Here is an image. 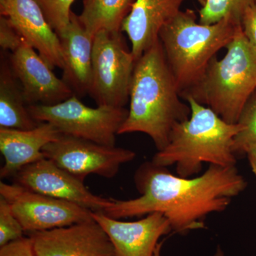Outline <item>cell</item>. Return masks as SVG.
I'll return each mask as SVG.
<instances>
[{"label":"cell","instance_id":"1","mask_svg":"<svg viewBox=\"0 0 256 256\" xmlns=\"http://www.w3.org/2000/svg\"><path fill=\"white\" fill-rule=\"evenodd\" d=\"M134 182L140 196L112 198L102 213L120 220L160 212L169 220L172 232L182 235L204 228L208 215L226 210L232 198L247 186L236 166L210 165L200 176L183 178L152 161L140 166Z\"/></svg>","mask_w":256,"mask_h":256},{"label":"cell","instance_id":"2","mask_svg":"<svg viewBox=\"0 0 256 256\" xmlns=\"http://www.w3.org/2000/svg\"><path fill=\"white\" fill-rule=\"evenodd\" d=\"M181 98L159 40L136 62L128 117L118 134L144 133L162 150L175 124L191 114L190 106Z\"/></svg>","mask_w":256,"mask_h":256},{"label":"cell","instance_id":"3","mask_svg":"<svg viewBox=\"0 0 256 256\" xmlns=\"http://www.w3.org/2000/svg\"><path fill=\"white\" fill-rule=\"evenodd\" d=\"M184 100L191 108L190 118L175 124L168 146L158 151L152 162L164 168L174 165L176 174L183 178L200 174L204 164L236 166L234 139L242 124H228L192 98Z\"/></svg>","mask_w":256,"mask_h":256},{"label":"cell","instance_id":"4","mask_svg":"<svg viewBox=\"0 0 256 256\" xmlns=\"http://www.w3.org/2000/svg\"><path fill=\"white\" fill-rule=\"evenodd\" d=\"M194 10L180 11L162 28L160 41L180 94L201 80L210 62L226 48L242 24L225 18L213 24L196 22Z\"/></svg>","mask_w":256,"mask_h":256},{"label":"cell","instance_id":"5","mask_svg":"<svg viewBox=\"0 0 256 256\" xmlns=\"http://www.w3.org/2000/svg\"><path fill=\"white\" fill-rule=\"evenodd\" d=\"M226 54L210 62L201 80L181 94L212 109L220 118L236 124L256 92V48L239 28Z\"/></svg>","mask_w":256,"mask_h":256},{"label":"cell","instance_id":"6","mask_svg":"<svg viewBox=\"0 0 256 256\" xmlns=\"http://www.w3.org/2000/svg\"><path fill=\"white\" fill-rule=\"evenodd\" d=\"M28 110L36 122L52 124L62 134L111 146L128 114L124 108L88 107L76 95L56 105L28 106Z\"/></svg>","mask_w":256,"mask_h":256},{"label":"cell","instance_id":"7","mask_svg":"<svg viewBox=\"0 0 256 256\" xmlns=\"http://www.w3.org/2000/svg\"><path fill=\"white\" fill-rule=\"evenodd\" d=\"M136 62L122 32L96 34L88 95L98 106L124 108L130 100Z\"/></svg>","mask_w":256,"mask_h":256},{"label":"cell","instance_id":"8","mask_svg":"<svg viewBox=\"0 0 256 256\" xmlns=\"http://www.w3.org/2000/svg\"><path fill=\"white\" fill-rule=\"evenodd\" d=\"M4 198L28 234L94 220L92 210L72 202L31 191L18 184L0 183Z\"/></svg>","mask_w":256,"mask_h":256},{"label":"cell","instance_id":"9","mask_svg":"<svg viewBox=\"0 0 256 256\" xmlns=\"http://www.w3.org/2000/svg\"><path fill=\"white\" fill-rule=\"evenodd\" d=\"M42 152L45 158L84 181L90 174L114 178L122 164L136 156L130 150L102 146L65 134L46 144Z\"/></svg>","mask_w":256,"mask_h":256},{"label":"cell","instance_id":"10","mask_svg":"<svg viewBox=\"0 0 256 256\" xmlns=\"http://www.w3.org/2000/svg\"><path fill=\"white\" fill-rule=\"evenodd\" d=\"M13 182L31 191L72 202L94 212H104L112 204V198L94 194L84 180L46 158L20 170Z\"/></svg>","mask_w":256,"mask_h":256},{"label":"cell","instance_id":"11","mask_svg":"<svg viewBox=\"0 0 256 256\" xmlns=\"http://www.w3.org/2000/svg\"><path fill=\"white\" fill-rule=\"evenodd\" d=\"M36 256H117L95 220L28 234Z\"/></svg>","mask_w":256,"mask_h":256},{"label":"cell","instance_id":"12","mask_svg":"<svg viewBox=\"0 0 256 256\" xmlns=\"http://www.w3.org/2000/svg\"><path fill=\"white\" fill-rule=\"evenodd\" d=\"M9 60L13 73L22 88L26 105H56L74 95L38 52L26 42L9 54Z\"/></svg>","mask_w":256,"mask_h":256},{"label":"cell","instance_id":"13","mask_svg":"<svg viewBox=\"0 0 256 256\" xmlns=\"http://www.w3.org/2000/svg\"><path fill=\"white\" fill-rule=\"evenodd\" d=\"M92 218L110 238L117 256H154L159 240L172 232L164 214L154 212L134 222H122L92 212Z\"/></svg>","mask_w":256,"mask_h":256},{"label":"cell","instance_id":"14","mask_svg":"<svg viewBox=\"0 0 256 256\" xmlns=\"http://www.w3.org/2000/svg\"><path fill=\"white\" fill-rule=\"evenodd\" d=\"M0 14L52 69H63L60 38L34 0H0Z\"/></svg>","mask_w":256,"mask_h":256},{"label":"cell","instance_id":"15","mask_svg":"<svg viewBox=\"0 0 256 256\" xmlns=\"http://www.w3.org/2000/svg\"><path fill=\"white\" fill-rule=\"evenodd\" d=\"M186 0H136L121 32L128 35L136 60L160 40L162 28L181 11Z\"/></svg>","mask_w":256,"mask_h":256},{"label":"cell","instance_id":"16","mask_svg":"<svg viewBox=\"0 0 256 256\" xmlns=\"http://www.w3.org/2000/svg\"><path fill=\"white\" fill-rule=\"evenodd\" d=\"M57 35L63 57L62 80L77 97L87 95L92 80L94 36L73 12L68 26Z\"/></svg>","mask_w":256,"mask_h":256},{"label":"cell","instance_id":"17","mask_svg":"<svg viewBox=\"0 0 256 256\" xmlns=\"http://www.w3.org/2000/svg\"><path fill=\"white\" fill-rule=\"evenodd\" d=\"M62 134L48 122H40L28 130L0 128V151L5 162L0 170L1 178H13L25 166L44 159L43 148Z\"/></svg>","mask_w":256,"mask_h":256},{"label":"cell","instance_id":"18","mask_svg":"<svg viewBox=\"0 0 256 256\" xmlns=\"http://www.w3.org/2000/svg\"><path fill=\"white\" fill-rule=\"evenodd\" d=\"M40 122L32 118L22 88L10 65L9 53L1 52L0 63V128L28 130Z\"/></svg>","mask_w":256,"mask_h":256},{"label":"cell","instance_id":"19","mask_svg":"<svg viewBox=\"0 0 256 256\" xmlns=\"http://www.w3.org/2000/svg\"><path fill=\"white\" fill-rule=\"evenodd\" d=\"M134 1L84 0L82 12L78 15L79 21L94 37L100 32H121L122 24Z\"/></svg>","mask_w":256,"mask_h":256},{"label":"cell","instance_id":"20","mask_svg":"<svg viewBox=\"0 0 256 256\" xmlns=\"http://www.w3.org/2000/svg\"><path fill=\"white\" fill-rule=\"evenodd\" d=\"M256 4V0H206L200 11V23L213 24L225 18L242 22L248 8Z\"/></svg>","mask_w":256,"mask_h":256},{"label":"cell","instance_id":"21","mask_svg":"<svg viewBox=\"0 0 256 256\" xmlns=\"http://www.w3.org/2000/svg\"><path fill=\"white\" fill-rule=\"evenodd\" d=\"M237 124L242 129L234 137L233 152L236 156L246 154L248 148L256 144V92L247 102Z\"/></svg>","mask_w":256,"mask_h":256},{"label":"cell","instance_id":"22","mask_svg":"<svg viewBox=\"0 0 256 256\" xmlns=\"http://www.w3.org/2000/svg\"><path fill=\"white\" fill-rule=\"evenodd\" d=\"M41 8L50 28L60 33L70 22V6L75 0H34Z\"/></svg>","mask_w":256,"mask_h":256},{"label":"cell","instance_id":"23","mask_svg":"<svg viewBox=\"0 0 256 256\" xmlns=\"http://www.w3.org/2000/svg\"><path fill=\"white\" fill-rule=\"evenodd\" d=\"M24 233L10 204L0 197V247L22 238Z\"/></svg>","mask_w":256,"mask_h":256},{"label":"cell","instance_id":"24","mask_svg":"<svg viewBox=\"0 0 256 256\" xmlns=\"http://www.w3.org/2000/svg\"><path fill=\"white\" fill-rule=\"evenodd\" d=\"M24 40L4 16H0V46L4 52H15Z\"/></svg>","mask_w":256,"mask_h":256},{"label":"cell","instance_id":"25","mask_svg":"<svg viewBox=\"0 0 256 256\" xmlns=\"http://www.w3.org/2000/svg\"><path fill=\"white\" fill-rule=\"evenodd\" d=\"M0 256H36L30 236L18 239L0 247Z\"/></svg>","mask_w":256,"mask_h":256},{"label":"cell","instance_id":"26","mask_svg":"<svg viewBox=\"0 0 256 256\" xmlns=\"http://www.w3.org/2000/svg\"><path fill=\"white\" fill-rule=\"evenodd\" d=\"M240 24L247 40L256 48V4L248 8L242 15Z\"/></svg>","mask_w":256,"mask_h":256},{"label":"cell","instance_id":"27","mask_svg":"<svg viewBox=\"0 0 256 256\" xmlns=\"http://www.w3.org/2000/svg\"><path fill=\"white\" fill-rule=\"evenodd\" d=\"M246 154L248 156L249 164H250L252 173L255 175L256 178V144L250 146Z\"/></svg>","mask_w":256,"mask_h":256},{"label":"cell","instance_id":"28","mask_svg":"<svg viewBox=\"0 0 256 256\" xmlns=\"http://www.w3.org/2000/svg\"><path fill=\"white\" fill-rule=\"evenodd\" d=\"M163 242H159L158 247H156V252H154V256H161V249L162 247Z\"/></svg>","mask_w":256,"mask_h":256},{"label":"cell","instance_id":"29","mask_svg":"<svg viewBox=\"0 0 256 256\" xmlns=\"http://www.w3.org/2000/svg\"><path fill=\"white\" fill-rule=\"evenodd\" d=\"M212 256H226L225 254L222 250V248L218 246L216 250L215 254Z\"/></svg>","mask_w":256,"mask_h":256},{"label":"cell","instance_id":"30","mask_svg":"<svg viewBox=\"0 0 256 256\" xmlns=\"http://www.w3.org/2000/svg\"><path fill=\"white\" fill-rule=\"evenodd\" d=\"M198 2L200 3V4L202 5V6H204V5L205 4V3H206V0H198Z\"/></svg>","mask_w":256,"mask_h":256}]
</instances>
